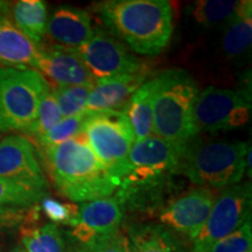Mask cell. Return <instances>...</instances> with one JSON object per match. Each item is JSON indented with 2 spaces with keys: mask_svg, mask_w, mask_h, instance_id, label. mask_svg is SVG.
<instances>
[{
  "mask_svg": "<svg viewBox=\"0 0 252 252\" xmlns=\"http://www.w3.org/2000/svg\"><path fill=\"white\" fill-rule=\"evenodd\" d=\"M49 175L58 190L74 202L111 197L121 181L94 156L82 132L65 143L43 150Z\"/></svg>",
  "mask_w": 252,
  "mask_h": 252,
  "instance_id": "2",
  "label": "cell"
},
{
  "mask_svg": "<svg viewBox=\"0 0 252 252\" xmlns=\"http://www.w3.org/2000/svg\"><path fill=\"white\" fill-rule=\"evenodd\" d=\"M91 15L75 6H61L50 15L47 23L46 34L56 45L77 49L94 36Z\"/></svg>",
  "mask_w": 252,
  "mask_h": 252,
  "instance_id": "15",
  "label": "cell"
},
{
  "mask_svg": "<svg viewBox=\"0 0 252 252\" xmlns=\"http://www.w3.org/2000/svg\"><path fill=\"white\" fill-rule=\"evenodd\" d=\"M83 134L102 165L121 181L126 171L128 154L135 143L125 109L90 112L84 123Z\"/></svg>",
  "mask_w": 252,
  "mask_h": 252,
  "instance_id": "7",
  "label": "cell"
},
{
  "mask_svg": "<svg viewBox=\"0 0 252 252\" xmlns=\"http://www.w3.org/2000/svg\"><path fill=\"white\" fill-rule=\"evenodd\" d=\"M250 146L241 140H201L193 138L185 145L176 174L194 185L217 189L238 185L247 171Z\"/></svg>",
  "mask_w": 252,
  "mask_h": 252,
  "instance_id": "3",
  "label": "cell"
},
{
  "mask_svg": "<svg viewBox=\"0 0 252 252\" xmlns=\"http://www.w3.org/2000/svg\"><path fill=\"white\" fill-rule=\"evenodd\" d=\"M251 115V97L244 90L208 87L198 91L193 121L196 135L229 131L247 124Z\"/></svg>",
  "mask_w": 252,
  "mask_h": 252,
  "instance_id": "8",
  "label": "cell"
},
{
  "mask_svg": "<svg viewBox=\"0 0 252 252\" xmlns=\"http://www.w3.org/2000/svg\"><path fill=\"white\" fill-rule=\"evenodd\" d=\"M89 113V111H86L81 115L74 116V117L62 118L54 127L50 128L46 134H43L36 141L42 147V150H45L72 139L83 132L84 123H86Z\"/></svg>",
  "mask_w": 252,
  "mask_h": 252,
  "instance_id": "25",
  "label": "cell"
},
{
  "mask_svg": "<svg viewBox=\"0 0 252 252\" xmlns=\"http://www.w3.org/2000/svg\"><path fill=\"white\" fill-rule=\"evenodd\" d=\"M124 212L117 197H106L84 202L77 216L69 223L72 236L89 249L94 242L119 230Z\"/></svg>",
  "mask_w": 252,
  "mask_h": 252,
  "instance_id": "12",
  "label": "cell"
},
{
  "mask_svg": "<svg viewBox=\"0 0 252 252\" xmlns=\"http://www.w3.org/2000/svg\"><path fill=\"white\" fill-rule=\"evenodd\" d=\"M76 50L96 82L145 71V65L133 53L103 31L94 32L86 45Z\"/></svg>",
  "mask_w": 252,
  "mask_h": 252,
  "instance_id": "10",
  "label": "cell"
},
{
  "mask_svg": "<svg viewBox=\"0 0 252 252\" xmlns=\"http://www.w3.org/2000/svg\"><path fill=\"white\" fill-rule=\"evenodd\" d=\"M130 252H186L171 231L160 225H145L130 231Z\"/></svg>",
  "mask_w": 252,
  "mask_h": 252,
  "instance_id": "21",
  "label": "cell"
},
{
  "mask_svg": "<svg viewBox=\"0 0 252 252\" xmlns=\"http://www.w3.org/2000/svg\"><path fill=\"white\" fill-rule=\"evenodd\" d=\"M36 204L31 207H0V239L4 237L6 232L11 231L25 222L37 219Z\"/></svg>",
  "mask_w": 252,
  "mask_h": 252,
  "instance_id": "28",
  "label": "cell"
},
{
  "mask_svg": "<svg viewBox=\"0 0 252 252\" xmlns=\"http://www.w3.org/2000/svg\"><path fill=\"white\" fill-rule=\"evenodd\" d=\"M21 238L26 252H63L64 242L55 223H48L41 228H27L21 231Z\"/></svg>",
  "mask_w": 252,
  "mask_h": 252,
  "instance_id": "23",
  "label": "cell"
},
{
  "mask_svg": "<svg viewBox=\"0 0 252 252\" xmlns=\"http://www.w3.org/2000/svg\"><path fill=\"white\" fill-rule=\"evenodd\" d=\"M94 87L78 86L56 88L53 90L63 118L74 117L87 111V103Z\"/></svg>",
  "mask_w": 252,
  "mask_h": 252,
  "instance_id": "26",
  "label": "cell"
},
{
  "mask_svg": "<svg viewBox=\"0 0 252 252\" xmlns=\"http://www.w3.org/2000/svg\"><path fill=\"white\" fill-rule=\"evenodd\" d=\"M9 252H26V251H25V249H23V248H20V247H17V248H14L13 250H12V251H9Z\"/></svg>",
  "mask_w": 252,
  "mask_h": 252,
  "instance_id": "33",
  "label": "cell"
},
{
  "mask_svg": "<svg viewBox=\"0 0 252 252\" xmlns=\"http://www.w3.org/2000/svg\"><path fill=\"white\" fill-rule=\"evenodd\" d=\"M217 195L210 188H196L174 198L160 213V222L191 239L209 216Z\"/></svg>",
  "mask_w": 252,
  "mask_h": 252,
  "instance_id": "13",
  "label": "cell"
},
{
  "mask_svg": "<svg viewBox=\"0 0 252 252\" xmlns=\"http://www.w3.org/2000/svg\"><path fill=\"white\" fill-rule=\"evenodd\" d=\"M220 52L228 61L244 56L252 42V2H239V6L228 24L222 28Z\"/></svg>",
  "mask_w": 252,
  "mask_h": 252,
  "instance_id": "18",
  "label": "cell"
},
{
  "mask_svg": "<svg viewBox=\"0 0 252 252\" xmlns=\"http://www.w3.org/2000/svg\"><path fill=\"white\" fill-rule=\"evenodd\" d=\"M88 250L90 252H128V241L118 230L115 234L94 242Z\"/></svg>",
  "mask_w": 252,
  "mask_h": 252,
  "instance_id": "31",
  "label": "cell"
},
{
  "mask_svg": "<svg viewBox=\"0 0 252 252\" xmlns=\"http://www.w3.org/2000/svg\"><path fill=\"white\" fill-rule=\"evenodd\" d=\"M145 78L146 71H141L96 82L88 99L87 111L98 113L124 110L132 94L145 83Z\"/></svg>",
  "mask_w": 252,
  "mask_h": 252,
  "instance_id": "16",
  "label": "cell"
},
{
  "mask_svg": "<svg viewBox=\"0 0 252 252\" xmlns=\"http://www.w3.org/2000/svg\"><path fill=\"white\" fill-rule=\"evenodd\" d=\"M239 2L237 0H198L189 5L188 14L198 27L222 30L234 17Z\"/></svg>",
  "mask_w": 252,
  "mask_h": 252,
  "instance_id": "22",
  "label": "cell"
},
{
  "mask_svg": "<svg viewBox=\"0 0 252 252\" xmlns=\"http://www.w3.org/2000/svg\"><path fill=\"white\" fill-rule=\"evenodd\" d=\"M49 90L48 82L34 69L0 67V132L25 133Z\"/></svg>",
  "mask_w": 252,
  "mask_h": 252,
  "instance_id": "6",
  "label": "cell"
},
{
  "mask_svg": "<svg viewBox=\"0 0 252 252\" xmlns=\"http://www.w3.org/2000/svg\"><path fill=\"white\" fill-rule=\"evenodd\" d=\"M251 185H234L216 197L209 216L193 239L190 252H209L220 239L232 234L250 220Z\"/></svg>",
  "mask_w": 252,
  "mask_h": 252,
  "instance_id": "9",
  "label": "cell"
},
{
  "mask_svg": "<svg viewBox=\"0 0 252 252\" xmlns=\"http://www.w3.org/2000/svg\"><path fill=\"white\" fill-rule=\"evenodd\" d=\"M34 69L48 78L56 88L96 86V80L88 70L76 49L60 45L40 48Z\"/></svg>",
  "mask_w": 252,
  "mask_h": 252,
  "instance_id": "14",
  "label": "cell"
},
{
  "mask_svg": "<svg viewBox=\"0 0 252 252\" xmlns=\"http://www.w3.org/2000/svg\"><path fill=\"white\" fill-rule=\"evenodd\" d=\"M46 196V190L0 178V207H31Z\"/></svg>",
  "mask_w": 252,
  "mask_h": 252,
  "instance_id": "24",
  "label": "cell"
},
{
  "mask_svg": "<svg viewBox=\"0 0 252 252\" xmlns=\"http://www.w3.org/2000/svg\"><path fill=\"white\" fill-rule=\"evenodd\" d=\"M80 252H86V251H80Z\"/></svg>",
  "mask_w": 252,
  "mask_h": 252,
  "instance_id": "35",
  "label": "cell"
},
{
  "mask_svg": "<svg viewBox=\"0 0 252 252\" xmlns=\"http://www.w3.org/2000/svg\"><path fill=\"white\" fill-rule=\"evenodd\" d=\"M251 245L252 230L251 220H249L232 234L216 242L209 252H251Z\"/></svg>",
  "mask_w": 252,
  "mask_h": 252,
  "instance_id": "29",
  "label": "cell"
},
{
  "mask_svg": "<svg viewBox=\"0 0 252 252\" xmlns=\"http://www.w3.org/2000/svg\"><path fill=\"white\" fill-rule=\"evenodd\" d=\"M185 145L154 134L135 141L121 179L119 196L135 198L162 189L176 174Z\"/></svg>",
  "mask_w": 252,
  "mask_h": 252,
  "instance_id": "5",
  "label": "cell"
},
{
  "mask_svg": "<svg viewBox=\"0 0 252 252\" xmlns=\"http://www.w3.org/2000/svg\"><path fill=\"white\" fill-rule=\"evenodd\" d=\"M9 9H11V4H9L8 1H2V0H0V15L8 14Z\"/></svg>",
  "mask_w": 252,
  "mask_h": 252,
  "instance_id": "32",
  "label": "cell"
},
{
  "mask_svg": "<svg viewBox=\"0 0 252 252\" xmlns=\"http://www.w3.org/2000/svg\"><path fill=\"white\" fill-rule=\"evenodd\" d=\"M40 208L50 220L55 223L68 224L77 216L78 207L71 203H63L52 197H43L40 201Z\"/></svg>",
  "mask_w": 252,
  "mask_h": 252,
  "instance_id": "30",
  "label": "cell"
},
{
  "mask_svg": "<svg viewBox=\"0 0 252 252\" xmlns=\"http://www.w3.org/2000/svg\"><path fill=\"white\" fill-rule=\"evenodd\" d=\"M128 252H130V248H128Z\"/></svg>",
  "mask_w": 252,
  "mask_h": 252,
  "instance_id": "34",
  "label": "cell"
},
{
  "mask_svg": "<svg viewBox=\"0 0 252 252\" xmlns=\"http://www.w3.org/2000/svg\"><path fill=\"white\" fill-rule=\"evenodd\" d=\"M39 47L18 30L8 14L0 15V65L34 69Z\"/></svg>",
  "mask_w": 252,
  "mask_h": 252,
  "instance_id": "17",
  "label": "cell"
},
{
  "mask_svg": "<svg viewBox=\"0 0 252 252\" xmlns=\"http://www.w3.org/2000/svg\"><path fill=\"white\" fill-rule=\"evenodd\" d=\"M62 118L53 90H49L40 104L36 119L25 132V134L31 135L37 140L43 134H46L50 128L54 127Z\"/></svg>",
  "mask_w": 252,
  "mask_h": 252,
  "instance_id": "27",
  "label": "cell"
},
{
  "mask_svg": "<svg viewBox=\"0 0 252 252\" xmlns=\"http://www.w3.org/2000/svg\"><path fill=\"white\" fill-rule=\"evenodd\" d=\"M12 21L25 36L39 45L46 35L48 12L45 1L20 0L11 9Z\"/></svg>",
  "mask_w": 252,
  "mask_h": 252,
  "instance_id": "20",
  "label": "cell"
},
{
  "mask_svg": "<svg viewBox=\"0 0 252 252\" xmlns=\"http://www.w3.org/2000/svg\"><path fill=\"white\" fill-rule=\"evenodd\" d=\"M153 104V134L187 144L197 137L193 110L198 94L196 82L184 69H167L157 75Z\"/></svg>",
  "mask_w": 252,
  "mask_h": 252,
  "instance_id": "4",
  "label": "cell"
},
{
  "mask_svg": "<svg viewBox=\"0 0 252 252\" xmlns=\"http://www.w3.org/2000/svg\"><path fill=\"white\" fill-rule=\"evenodd\" d=\"M94 8L106 28L137 54L158 55L171 41L173 11L166 0H109Z\"/></svg>",
  "mask_w": 252,
  "mask_h": 252,
  "instance_id": "1",
  "label": "cell"
},
{
  "mask_svg": "<svg viewBox=\"0 0 252 252\" xmlns=\"http://www.w3.org/2000/svg\"><path fill=\"white\" fill-rule=\"evenodd\" d=\"M156 82L146 81L132 94L125 106V112L133 130L135 141L153 134V104Z\"/></svg>",
  "mask_w": 252,
  "mask_h": 252,
  "instance_id": "19",
  "label": "cell"
},
{
  "mask_svg": "<svg viewBox=\"0 0 252 252\" xmlns=\"http://www.w3.org/2000/svg\"><path fill=\"white\" fill-rule=\"evenodd\" d=\"M0 178L46 190L48 182L33 143L25 135L0 140Z\"/></svg>",
  "mask_w": 252,
  "mask_h": 252,
  "instance_id": "11",
  "label": "cell"
}]
</instances>
